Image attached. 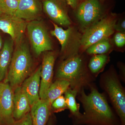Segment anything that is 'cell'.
Masks as SVG:
<instances>
[{
	"label": "cell",
	"mask_w": 125,
	"mask_h": 125,
	"mask_svg": "<svg viewBox=\"0 0 125 125\" xmlns=\"http://www.w3.org/2000/svg\"><path fill=\"white\" fill-rule=\"evenodd\" d=\"M90 93L84 88L78 92L76 97L82 104L84 112L78 118L72 120L73 125H121L115 112L109 106L103 93L98 91L93 83Z\"/></svg>",
	"instance_id": "cell-1"
},
{
	"label": "cell",
	"mask_w": 125,
	"mask_h": 125,
	"mask_svg": "<svg viewBox=\"0 0 125 125\" xmlns=\"http://www.w3.org/2000/svg\"><path fill=\"white\" fill-rule=\"evenodd\" d=\"M89 72L83 59L77 54L69 57L61 63L56 73L57 79L67 80L72 89L78 92L82 89H89L96 77Z\"/></svg>",
	"instance_id": "cell-2"
},
{
	"label": "cell",
	"mask_w": 125,
	"mask_h": 125,
	"mask_svg": "<svg viewBox=\"0 0 125 125\" xmlns=\"http://www.w3.org/2000/svg\"><path fill=\"white\" fill-rule=\"evenodd\" d=\"M11 62L5 83L11 88L21 85L28 78L33 66V60L29 46L23 39L15 44Z\"/></svg>",
	"instance_id": "cell-3"
},
{
	"label": "cell",
	"mask_w": 125,
	"mask_h": 125,
	"mask_svg": "<svg viewBox=\"0 0 125 125\" xmlns=\"http://www.w3.org/2000/svg\"><path fill=\"white\" fill-rule=\"evenodd\" d=\"M121 80L116 72L112 68L102 75L99 83L109 97L121 125H125V91Z\"/></svg>",
	"instance_id": "cell-4"
},
{
	"label": "cell",
	"mask_w": 125,
	"mask_h": 125,
	"mask_svg": "<svg viewBox=\"0 0 125 125\" xmlns=\"http://www.w3.org/2000/svg\"><path fill=\"white\" fill-rule=\"evenodd\" d=\"M116 23L115 19L107 17L87 28L81 40L83 49L86 50L95 43L108 38L114 33Z\"/></svg>",
	"instance_id": "cell-5"
},
{
	"label": "cell",
	"mask_w": 125,
	"mask_h": 125,
	"mask_svg": "<svg viewBox=\"0 0 125 125\" xmlns=\"http://www.w3.org/2000/svg\"><path fill=\"white\" fill-rule=\"evenodd\" d=\"M27 30L31 46L36 56L52 49L51 38L42 21L35 20L28 22Z\"/></svg>",
	"instance_id": "cell-6"
},
{
	"label": "cell",
	"mask_w": 125,
	"mask_h": 125,
	"mask_svg": "<svg viewBox=\"0 0 125 125\" xmlns=\"http://www.w3.org/2000/svg\"><path fill=\"white\" fill-rule=\"evenodd\" d=\"M28 23L14 15L0 14V30L9 34L15 44L23 39Z\"/></svg>",
	"instance_id": "cell-7"
},
{
	"label": "cell",
	"mask_w": 125,
	"mask_h": 125,
	"mask_svg": "<svg viewBox=\"0 0 125 125\" xmlns=\"http://www.w3.org/2000/svg\"><path fill=\"white\" fill-rule=\"evenodd\" d=\"M13 92L8 83H0V122L4 125H13L15 122Z\"/></svg>",
	"instance_id": "cell-8"
},
{
	"label": "cell",
	"mask_w": 125,
	"mask_h": 125,
	"mask_svg": "<svg viewBox=\"0 0 125 125\" xmlns=\"http://www.w3.org/2000/svg\"><path fill=\"white\" fill-rule=\"evenodd\" d=\"M42 4L43 10L54 23L64 26L71 24L64 0H42Z\"/></svg>",
	"instance_id": "cell-9"
},
{
	"label": "cell",
	"mask_w": 125,
	"mask_h": 125,
	"mask_svg": "<svg viewBox=\"0 0 125 125\" xmlns=\"http://www.w3.org/2000/svg\"><path fill=\"white\" fill-rule=\"evenodd\" d=\"M101 13L99 0H86L78 7L76 16L81 24L87 27L98 19Z\"/></svg>",
	"instance_id": "cell-10"
},
{
	"label": "cell",
	"mask_w": 125,
	"mask_h": 125,
	"mask_svg": "<svg viewBox=\"0 0 125 125\" xmlns=\"http://www.w3.org/2000/svg\"><path fill=\"white\" fill-rule=\"evenodd\" d=\"M42 11L39 0H20L14 15L28 22L40 20Z\"/></svg>",
	"instance_id": "cell-11"
},
{
	"label": "cell",
	"mask_w": 125,
	"mask_h": 125,
	"mask_svg": "<svg viewBox=\"0 0 125 125\" xmlns=\"http://www.w3.org/2000/svg\"><path fill=\"white\" fill-rule=\"evenodd\" d=\"M55 56L54 52H46L43 57L40 74L39 96L42 98L52 83Z\"/></svg>",
	"instance_id": "cell-12"
},
{
	"label": "cell",
	"mask_w": 125,
	"mask_h": 125,
	"mask_svg": "<svg viewBox=\"0 0 125 125\" xmlns=\"http://www.w3.org/2000/svg\"><path fill=\"white\" fill-rule=\"evenodd\" d=\"M42 66L26 78L21 86L28 99L31 106L40 99L39 96Z\"/></svg>",
	"instance_id": "cell-13"
},
{
	"label": "cell",
	"mask_w": 125,
	"mask_h": 125,
	"mask_svg": "<svg viewBox=\"0 0 125 125\" xmlns=\"http://www.w3.org/2000/svg\"><path fill=\"white\" fill-rule=\"evenodd\" d=\"M13 115L15 121L22 118L31 110L28 99L21 85L15 88L13 92Z\"/></svg>",
	"instance_id": "cell-14"
},
{
	"label": "cell",
	"mask_w": 125,
	"mask_h": 125,
	"mask_svg": "<svg viewBox=\"0 0 125 125\" xmlns=\"http://www.w3.org/2000/svg\"><path fill=\"white\" fill-rule=\"evenodd\" d=\"M51 106L40 99L31 106V114L32 125H46L51 117Z\"/></svg>",
	"instance_id": "cell-15"
},
{
	"label": "cell",
	"mask_w": 125,
	"mask_h": 125,
	"mask_svg": "<svg viewBox=\"0 0 125 125\" xmlns=\"http://www.w3.org/2000/svg\"><path fill=\"white\" fill-rule=\"evenodd\" d=\"M13 40L11 38L5 41L0 52V83L5 80L11 62L14 47Z\"/></svg>",
	"instance_id": "cell-16"
},
{
	"label": "cell",
	"mask_w": 125,
	"mask_h": 125,
	"mask_svg": "<svg viewBox=\"0 0 125 125\" xmlns=\"http://www.w3.org/2000/svg\"><path fill=\"white\" fill-rule=\"evenodd\" d=\"M70 83L65 80L57 79L52 83L41 100L46 102L51 106L52 103L70 88Z\"/></svg>",
	"instance_id": "cell-17"
},
{
	"label": "cell",
	"mask_w": 125,
	"mask_h": 125,
	"mask_svg": "<svg viewBox=\"0 0 125 125\" xmlns=\"http://www.w3.org/2000/svg\"><path fill=\"white\" fill-rule=\"evenodd\" d=\"M78 90L69 88L64 93L67 108L70 110V117L72 120L78 118L82 113L80 112V104L76 101Z\"/></svg>",
	"instance_id": "cell-18"
},
{
	"label": "cell",
	"mask_w": 125,
	"mask_h": 125,
	"mask_svg": "<svg viewBox=\"0 0 125 125\" xmlns=\"http://www.w3.org/2000/svg\"><path fill=\"white\" fill-rule=\"evenodd\" d=\"M53 24L54 29L51 31L50 33L52 36L57 38L61 46V51H64L69 42L72 29L69 27L67 29L64 30L55 23H53Z\"/></svg>",
	"instance_id": "cell-19"
},
{
	"label": "cell",
	"mask_w": 125,
	"mask_h": 125,
	"mask_svg": "<svg viewBox=\"0 0 125 125\" xmlns=\"http://www.w3.org/2000/svg\"><path fill=\"white\" fill-rule=\"evenodd\" d=\"M108 57L105 54L96 55L90 59L88 67L90 72L93 75L99 73L104 67L108 61Z\"/></svg>",
	"instance_id": "cell-20"
},
{
	"label": "cell",
	"mask_w": 125,
	"mask_h": 125,
	"mask_svg": "<svg viewBox=\"0 0 125 125\" xmlns=\"http://www.w3.org/2000/svg\"><path fill=\"white\" fill-rule=\"evenodd\" d=\"M111 48L108 38L98 41L94 43L86 49L88 54L99 55L108 52Z\"/></svg>",
	"instance_id": "cell-21"
},
{
	"label": "cell",
	"mask_w": 125,
	"mask_h": 125,
	"mask_svg": "<svg viewBox=\"0 0 125 125\" xmlns=\"http://www.w3.org/2000/svg\"><path fill=\"white\" fill-rule=\"evenodd\" d=\"M18 2L16 0H0V14L14 15Z\"/></svg>",
	"instance_id": "cell-22"
},
{
	"label": "cell",
	"mask_w": 125,
	"mask_h": 125,
	"mask_svg": "<svg viewBox=\"0 0 125 125\" xmlns=\"http://www.w3.org/2000/svg\"><path fill=\"white\" fill-rule=\"evenodd\" d=\"M51 107L56 111H61L67 108L64 97L62 95L56 99L52 104Z\"/></svg>",
	"instance_id": "cell-23"
},
{
	"label": "cell",
	"mask_w": 125,
	"mask_h": 125,
	"mask_svg": "<svg viewBox=\"0 0 125 125\" xmlns=\"http://www.w3.org/2000/svg\"><path fill=\"white\" fill-rule=\"evenodd\" d=\"M114 41L116 45L119 47H123L125 44V35L124 33L118 32L115 35Z\"/></svg>",
	"instance_id": "cell-24"
},
{
	"label": "cell",
	"mask_w": 125,
	"mask_h": 125,
	"mask_svg": "<svg viewBox=\"0 0 125 125\" xmlns=\"http://www.w3.org/2000/svg\"><path fill=\"white\" fill-rule=\"evenodd\" d=\"M13 125H32L30 113L20 120L15 121Z\"/></svg>",
	"instance_id": "cell-25"
},
{
	"label": "cell",
	"mask_w": 125,
	"mask_h": 125,
	"mask_svg": "<svg viewBox=\"0 0 125 125\" xmlns=\"http://www.w3.org/2000/svg\"><path fill=\"white\" fill-rule=\"evenodd\" d=\"M115 30L121 32L125 33V21L123 20L118 22L117 24L115 25Z\"/></svg>",
	"instance_id": "cell-26"
},
{
	"label": "cell",
	"mask_w": 125,
	"mask_h": 125,
	"mask_svg": "<svg viewBox=\"0 0 125 125\" xmlns=\"http://www.w3.org/2000/svg\"><path fill=\"white\" fill-rule=\"evenodd\" d=\"M65 1L67 4L72 8H75L77 6L78 4L77 0H65Z\"/></svg>",
	"instance_id": "cell-27"
},
{
	"label": "cell",
	"mask_w": 125,
	"mask_h": 125,
	"mask_svg": "<svg viewBox=\"0 0 125 125\" xmlns=\"http://www.w3.org/2000/svg\"><path fill=\"white\" fill-rule=\"evenodd\" d=\"M48 125H54V122L51 118H49Z\"/></svg>",
	"instance_id": "cell-28"
},
{
	"label": "cell",
	"mask_w": 125,
	"mask_h": 125,
	"mask_svg": "<svg viewBox=\"0 0 125 125\" xmlns=\"http://www.w3.org/2000/svg\"><path fill=\"white\" fill-rule=\"evenodd\" d=\"M2 38H1V36L0 35V52L1 51V49H2Z\"/></svg>",
	"instance_id": "cell-29"
},
{
	"label": "cell",
	"mask_w": 125,
	"mask_h": 125,
	"mask_svg": "<svg viewBox=\"0 0 125 125\" xmlns=\"http://www.w3.org/2000/svg\"><path fill=\"white\" fill-rule=\"evenodd\" d=\"M0 125H2V123H1V122H0Z\"/></svg>",
	"instance_id": "cell-30"
},
{
	"label": "cell",
	"mask_w": 125,
	"mask_h": 125,
	"mask_svg": "<svg viewBox=\"0 0 125 125\" xmlns=\"http://www.w3.org/2000/svg\"><path fill=\"white\" fill-rule=\"evenodd\" d=\"M17 0V1H19L20 0Z\"/></svg>",
	"instance_id": "cell-31"
}]
</instances>
